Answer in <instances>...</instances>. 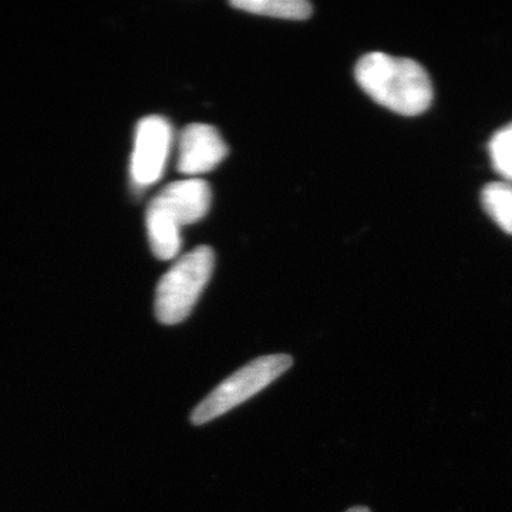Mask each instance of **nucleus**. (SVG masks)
<instances>
[{"mask_svg":"<svg viewBox=\"0 0 512 512\" xmlns=\"http://www.w3.org/2000/svg\"><path fill=\"white\" fill-rule=\"evenodd\" d=\"M481 198H483L485 211L497 222L498 227L512 235V185L488 184Z\"/></svg>","mask_w":512,"mask_h":512,"instance_id":"nucleus-8","label":"nucleus"},{"mask_svg":"<svg viewBox=\"0 0 512 512\" xmlns=\"http://www.w3.org/2000/svg\"><path fill=\"white\" fill-rule=\"evenodd\" d=\"M228 146L210 124H188L178 137L177 168L188 177L210 173L228 156Z\"/></svg>","mask_w":512,"mask_h":512,"instance_id":"nucleus-6","label":"nucleus"},{"mask_svg":"<svg viewBox=\"0 0 512 512\" xmlns=\"http://www.w3.org/2000/svg\"><path fill=\"white\" fill-rule=\"evenodd\" d=\"M491 157L498 173L512 181V128L508 127L495 134L491 141Z\"/></svg>","mask_w":512,"mask_h":512,"instance_id":"nucleus-9","label":"nucleus"},{"mask_svg":"<svg viewBox=\"0 0 512 512\" xmlns=\"http://www.w3.org/2000/svg\"><path fill=\"white\" fill-rule=\"evenodd\" d=\"M512 128V126H510Z\"/></svg>","mask_w":512,"mask_h":512,"instance_id":"nucleus-11","label":"nucleus"},{"mask_svg":"<svg viewBox=\"0 0 512 512\" xmlns=\"http://www.w3.org/2000/svg\"><path fill=\"white\" fill-rule=\"evenodd\" d=\"M215 254L198 247L178 259L157 285L154 311L163 325H178L191 315L214 271Z\"/></svg>","mask_w":512,"mask_h":512,"instance_id":"nucleus-3","label":"nucleus"},{"mask_svg":"<svg viewBox=\"0 0 512 512\" xmlns=\"http://www.w3.org/2000/svg\"><path fill=\"white\" fill-rule=\"evenodd\" d=\"M289 355L258 357L218 384L191 414L192 424L201 426L228 413L262 392L292 366Z\"/></svg>","mask_w":512,"mask_h":512,"instance_id":"nucleus-4","label":"nucleus"},{"mask_svg":"<svg viewBox=\"0 0 512 512\" xmlns=\"http://www.w3.org/2000/svg\"><path fill=\"white\" fill-rule=\"evenodd\" d=\"M356 82L380 106L403 116H419L433 101V86L421 64L373 52L356 64Z\"/></svg>","mask_w":512,"mask_h":512,"instance_id":"nucleus-1","label":"nucleus"},{"mask_svg":"<svg viewBox=\"0 0 512 512\" xmlns=\"http://www.w3.org/2000/svg\"><path fill=\"white\" fill-rule=\"evenodd\" d=\"M348 512H370L369 508H366V507H355V508H350V510Z\"/></svg>","mask_w":512,"mask_h":512,"instance_id":"nucleus-10","label":"nucleus"},{"mask_svg":"<svg viewBox=\"0 0 512 512\" xmlns=\"http://www.w3.org/2000/svg\"><path fill=\"white\" fill-rule=\"evenodd\" d=\"M173 137V127L164 117L148 116L140 120L130 161V177L134 187H150L163 177Z\"/></svg>","mask_w":512,"mask_h":512,"instance_id":"nucleus-5","label":"nucleus"},{"mask_svg":"<svg viewBox=\"0 0 512 512\" xmlns=\"http://www.w3.org/2000/svg\"><path fill=\"white\" fill-rule=\"evenodd\" d=\"M211 207V188L200 178L168 184L151 200L146 224L151 251L170 261L181 249V228L201 221Z\"/></svg>","mask_w":512,"mask_h":512,"instance_id":"nucleus-2","label":"nucleus"},{"mask_svg":"<svg viewBox=\"0 0 512 512\" xmlns=\"http://www.w3.org/2000/svg\"><path fill=\"white\" fill-rule=\"evenodd\" d=\"M229 5L269 18L305 20L312 15L311 3L303 0H234Z\"/></svg>","mask_w":512,"mask_h":512,"instance_id":"nucleus-7","label":"nucleus"}]
</instances>
